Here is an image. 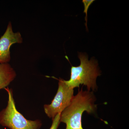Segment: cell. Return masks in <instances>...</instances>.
<instances>
[{
  "label": "cell",
  "mask_w": 129,
  "mask_h": 129,
  "mask_svg": "<svg viewBox=\"0 0 129 129\" xmlns=\"http://www.w3.org/2000/svg\"><path fill=\"white\" fill-rule=\"evenodd\" d=\"M96 98L92 91H83V88L74 96L69 106L61 113L60 122L66 124V129H84L82 116L84 112L93 113L96 111Z\"/></svg>",
  "instance_id": "1"
},
{
  "label": "cell",
  "mask_w": 129,
  "mask_h": 129,
  "mask_svg": "<svg viewBox=\"0 0 129 129\" xmlns=\"http://www.w3.org/2000/svg\"><path fill=\"white\" fill-rule=\"evenodd\" d=\"M78 57L80 64L78 67L72 65L70 79L64 80V83L73 89L79 88L80 85L83 84L86 86L88 91L97 90L96 78L101 75L97 62L92 58L89 60L88 56L85 53H79Z\"/></svg>",
  "instance_id": "2"
},
{
  "label": "cell",
  "mask_w": 129,
  "mask_h": 129,
  "mask_svg": "<svg viewBox=\"0 0 129 129\" xmlns=\"http://www.w3.org/2000/svg\"><path fill=\"white\" fill-rule=\"evenodd\" d=\"M8 94L7 106L0 112V124L10 129H40L41 120H28L16 108L12 89L5 88Z\"/></svg>",
  "instance_id": "3"
},
{
  "label": "cell",
  "mask_w": 129,
  "mask_h": 129,
  "mask_svg": "<svg viewBox=\"0 0 129 129\" xmlns=\"http://www.w3.org/2000/svg\"><path fill=\"white\" fill-rule=\"evenodd\" d=\"M58 80V89L54 99L50 104L44 106L46 114L52 119L69 106L74 96V89L67 85L63 79Z\"/></svg>",
  "instance_id": "4"
},
{
  "label": "cell",
  "mask_w": 129,
  "mask_h": 129,
  "mask_svg": "<svg viewBox=\"0 0 129 129\" xmlns=\"http://www.w3.org/2000/svg\"><path fill=\"white\" fill-rule=\"evenodd\" d=\"M23 39L21 33L14 32L11 22H9L6 30L0 38V63H8L11 60L10 49L14 44H21Z\"/></svg>",
  "instance_id": "5"
},
{
  "label": "cell",
  "mask_w": 129,
  "mask_h": 129,
  "mask_svg": "<svg viewBox=\"0 0 129 129\" xmlns=\"http://www.w3.org/2000/svg\"><path fill=\"white\" fill-rule=\"evenodd\" d=\"M16 76V72L8 63H0V90L7 87Z\"/></svg>",
  "instance_id": "6"
},
{
  "label": "cell",
  "mask_w": 129,
  "mask_h": 129,
  "mask_svg": "<svg viewBox=\"0 0 129 129\" xmlns=\"http://www.w3.org/2000/svg\"><path fill=\"white\" fill-rule=\"evenodd\" d=\"M94 0H83L82 2L83 3L84 5V13L86 14L85 17V20L86 21L85 26L86 27V29L88 30L87 28V21H88V11L90 6L91 5L92 3L94 1Z\"/></svg>",
  "instance_id": "7"
},
{
  "label": "cell",
  "mask_w": 129,
  "mask_h": 129,
  "mask_svg": "<svg viewBox=\"0 0 129 129\" xmlns=\"http://www.w3.org/2000/svg\"><path fill=\"white\" fill-rule=\"evenodd\" d=\"M61 113H58L52 119V123L50 129H57L60 123V115Z\"/></svg>",
  "instance_id": "8"
}]
</instances>
